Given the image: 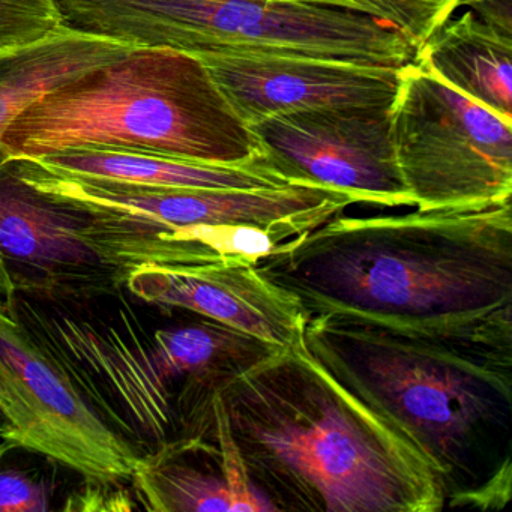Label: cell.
Here are the masks:
<instances>
[{
    "label": "cell",
    "mask_w": 512,
    "mask_h": 512,
    "mask_svg": "<svg viewBox=\"0 0 512 512\" xmlns=\"http://www.w3.org/2000/svg\"><path fill=\"white\" fill-rule=\"evenodd\" d=\"M254 263L307 317L512 346L511 200L337 215Z\"/></svg>",
    "instance_id": "6da1fadb"
},
{
    "label": "cell",
    "mask_w": 512,
    "mask_h": 512,
    "mask_svg": "<svg viewBox=\"0 0 512 512\" xmlns=\"http://www.w3.org/2000/svg\"><path fill=\"white\" fill-rule=\"evenodd\" d=\"M248 476L275 511L437 512L442 476L304 343L217 389Z\"/></svg>",
    "instance_id": "7a4b0ae2"
},
{
    "label": "cell",
    "mask_w": 512,
    "mask_h": 512,
    "mask_svg": "<svg viewBox=\"0 0 512 512\" xmlns=\"http://www.w3.org/2000/svg\"><path fill=\"white\" fill-rule=\"evenodd\" d=\"M125 293L127 287L89 298L14 293L10 305L110 427L145 455L193 436L221 383L277 347L205 317L149 328Z\"/></svg>",
    "instance_id": "3957f363"
},
{
    "label": "cell",
    "mask_w": 512,
    "mask_h": 512,
    "mask_svg": "<svg viewBox=\"0 0 512 512\" xmlns=\"http://www.w3.org/2000/svg\"><path fill=\"white\" fill-rule=\"evenodd\" d=\"M304 344L341 385L397 428L442 476L446 500L511 455L512 346L307 317Z\"/></svg>",
    "instance_id": "277c9868"
},
{
    "label": "cell",
    "mask_w": 512,
    "mask_h": 512,
    "mask_svg": "<svg viewBox=\"0 0 512 512\" xmlns=\"http://www.w3.org/2000/svg\"><path fill=\"white\" fill-rule=\"evenodd\" d=\"M11 160L68 149H124L241 166L263 157L250 125L197 56L134 47L44 95L2 137Z\"/></svg>",
    "instance_id": "5b68a950"
},
{
    "label": "cell",
    "mask_w": 512,
    "mask_h": 512,
    "mask_svg": "<svg viewBox=\"0 0 512 512\" xmlns=\"http://www.w3.org/2000/svg\"><path fill=\"white\" fill-rule=\"evenodd\" d=\"M0 259L14 293L46 299L106 295L139 269L218 260L148 215L35 187L14 161L0 167Z\"/></svg>",
    "instance_id": "8992f818"
},
{
    "label": "cell",
    "mask_w": 512,
    "mask_h": 512,
    "mask_svg": "<svg viewBox=\"0 0 512 512\" xmlns=\"http://www.w3.org/2000/svg\"><path fill=\"white\" fill-rule=\"evenodd\" d=\"M70 28L190 55L308 56L403 68L418 52L385 23L286 0H58Z\"/></svg>",
    "instance_id": "52a82bcc"
},
{
    "label": "cell",
    "mask_w": 512,
    "mask_h": 512,
    "mask_svg": "<svg viewBox=\"0 0 512 512\" xmlns=\"http://www.w3.org/2000/svg\"><path fill=\"white\" fill-rule=\"evenodd\" d=\"M14 164L35 187L148 215L187 233L218 260L256 262L355 203L341 191L299 182L260 190L149 187L64 175L29 158L14 160Z\"/></svg>",
    "instance_id": "ba28073f"
},
{
    "label": "cell",
    "mask_w": 512,
    "mask_h": 512,
    "mask_svg": "<svg viewBox=\"0 0 512 512\" xmlns=\"http://www.w3.org/2000/svg\"><path fill=\"white\" fill-rule=\"evenodd\" d=\"M389 119L398 167L418 211L511 200V119L418 62L401 68Z\"/></svg>",
    "instance_id": "9c48e42d"
},
{
    "label": "cell",
    "mask_w": 512,
    "mask_h": 512,
    "mask_svg": "<svg viewBox=\"0 0 512 512\" xmlns=\"http://www.w3.org/2000/svg\"><path fill=\"white\" fill-rule=\"evenodd\" d=\"M391 107L302 110L250 125L266 164L287 182L346 193L355 203L413 206L395 157Z\"/></svg>",
    "instance_id": "30bf717a"
},
{
    "label": "cell",
    "mask_w": 512,
    "mask_h": 512,
    "mask_svg": "<svg viewBox=\"0 0 512 512\" xmlns=\"http://www.w3.org/2000/svg\"><path fill=\"white\" fill-rule=\"evenodd\" d=\"M0 371L28 404L31 451L74 470L86 482H130L140 452L95 410L59 359L0 296Z\"/></svg>",
    "instance_id": "8fae6325"
},
{
    "label": "cell",
    "mask_w": 512,
    "mask_h": 512,
    "mask_svg": "<svg viewBox=\"0 0 512 512\" xmlns=\"http://www.w3.org/2000/svg\"><path fill=\"white\" fill-rule=\"evenodd\" d=\"M212 79L245 124L281 113L391 107L401 68L308 56L202 53Z\"/></svg>",
    "instance_id": "7c38bea8"
},
{
    "label": "cell",
    "mask_w": 512,
    "mask_h": 512,
    "mask_svg": "<svg viewBox=\"0 0 512 512\" xmlns=\"http://www.w3.org/2000/svg\"><path fill=\"white\" fill-rule=\"evenodd\" d=\"M127 290L146 304L197 314L277 349L304 343L301 302L266 280L253 260L143 268L130 275Z\"/></svg>",
    "instance_id": "4fadbf2b"
},
{
    "label": "cell",
    "mask_w": 512,
    "mask_h": 512,
    "mask_svg": "<svg viewBox=\"0 0 512 512\" xmlns=\"http://www.w3.org/2000/svg\"><path fill=\"white\" fill-rule=\"evenodd\" d=\"M416 62L455 91L512 121V29L464 11L425 41Z\"/></svg>",
    "instance_id": "5bb4252c"
},
{
    "label": "cell",
    "mask_w": 512,
    "mask_h": 512,
    "mask_svg": "<svg viewBox=\"0 0 512 512\" xmlns=\"http://www.w3.org/2000/svg\"><path fill=\"white\" fill-rule=\"evenodd\" d=\"M133 44L65 26L61 31L0 55V167L7 128L44 95L127 55Z\"/></svg>",
    "instance_id": "9a60e30c"
},
{
    "label": "cell",
    "mask_w": 512,
    "mask_h": 512,
    "mask_svg": "<svg viewBox=\"0 0 512 512\" xmlns=\"http://www.w3.org/2000/svg\"><path fill=\"white\" fill-rule=\"evenodd\" d=\"M29 160L64 175L149 187L260 190L293 184L274 172L263 157L241 166H221L124 149H68Z\"/></svg>",
    "instance_id": "2e32d148"
},
{
    "label": "cell",
    "mask_w": 512,
    "mask_h": 512,
    "mask_svg": "<svg viewBox=\"0 0 512 512\" xmlns=\"http://www.w3.org/2000/svg\"><path fill=\"white\" fill-rule=\"evenodd\" d=\"M130 482L146 511H233L229 479L209 430L142 455Z\"/></svg>",
    "instance_id": "e0dca14e"
},
{
    "label": "cell",
    "mask_w": 512,
    "mask_h": 512,
    "mask_svg": "<svg viewBox=\"0 0 512 512\" xmlns=\"http://www.w3.org/2000/svg\"><path fill=\"white\" fill-rule=\"evenodd\" d=\"M298 4L338 8L385 23L401 35L416 52L464 0H286Z\"/></svg>",
    "instance_id": "ac0fdd59"
},
{
    "label": "cell",
    "mask_w": 512,
    "mask_h": 512,
    "mask_svg": "<svg viewBox=\"0 0 512 512\" xmlns=\"http://www.w3.org/2000/svg\"><path fill=\"white\" fill-rule=\"evenodd\" d=\"M58 0H0V55L65 28Z\"/></svg>",
    "instance_id": "d6986e66"
},
{
    "label": "cell",
    "mask_w": 512,
    "mask_h": 512,
    "mask_svg": "<svg viewBox=\"0 0 512 512\" xmlns=\"http://www.w3.org/2000/svg\"><path fill=\"white\" fill-rule=\"evenodd\" d=\"M50 488L46 481L17 467L0 469V512H46Z\"/></svg>",
    "instance_id": "ffe728a7"
},
{
    "label": "cell",
    "mask_w": 512,
    "mask_h": 512,
    "mask_svg": "<svg viewBox=\"0 0 512 512\" xmlns=\"http://www.w3.org/2000/svg\"><path fill=\"white\" fill-rule=\"evenodd\" d=\"M0 440L11 448H25L31 451L34 437V421L31 409L23 400L17 386L7 374L0 371Z\"/></svg>",
    "instance_id": "44dd1931"
},
{
    "label": "cell",
    "mask_w": 512,
    "mask_h": 512,
    "mask_svg": "<svg viewBox=\"0 0 512 512\" xmlns=\"http://www.w3.org/2000/svg\"><path fill=\"white\" fill-rule=\"evenodd\" d=\"M511 496V458L503 461L502 466L481 484L470 490L452 494L451 506L454 508L481 509V511H499Z\"/></svg>",
    "instance_id": "7402d4cb"
},
{
    "label": "cell",
    "mask_w": 512,
    "mask_h": 512,
    "mask_svg": "<svg viewBox=\"0 0 512 512\" xmlns=\"http://www.w3.org/2000/svg\"><path fill=\"white\" fill-rule=\"evenodd\" d=\"M86 484L88 488L68 500L65 511H131L136 508L127 491L122 490V484Z\"/></svg>",
    "instance_id": "603a6c76"
},
{
    "label": "cell",
    "mask_w": 512,
    "mask_h": 512,
    "mask_svg": "<svg viewBox=\"0 0 512 512\" xmlns=\"http://www.w3.org/2000/svg\"><path fill=\"white\" fill-rule=\"evenodd\" d=\"M13 295V283H11L10 277H8L4 262L0 259V296H2V298H11Z\"/></svg>",
    "instance_id": "cb8c5ba5"
},
{
    "label": "cell",
    "mask_w": 512,
    "mask_h": 512,
    "mask_svg": "<svg viewBox=\"0 0 512 512\" xmlns=\"http://www.w3.org/2000/svg\"><path fill=\"white\" fill-rule=\"evenodd\" d=\"M8 449H11L10 445H7L5 442H0V457L4 455L5 451H8Z\"/></svg>",
    "instance_id": "d4e9b609"
}]
</instances>
